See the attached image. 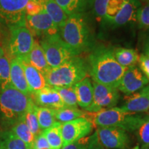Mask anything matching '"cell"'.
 <instances>
[{
	"instance_id": "cell-1",
	"label": "cell",
	"mask_w": 149,
	"mask_h": 149,
	"mask_svg": "<svg viewBox=\"0 0 149 149\" xmlns=\"http://www.w3.org/2000/svg\"><path fill=\"white\" fill-rule=\"evenodd\" d=\"M88 71L93 81L117 88L127 68L117 62L114 50L100 46L88 57Z\"/></svg>"
},
{
	"instance_id": "cell-2",
	"label": "cell",
	"mask_w": 149,
	"mask_h": 149,
	"mask_svg": "<svg viewBox=\"0 0 149 149\" xmlns=\"http://www.w3.org/2000/svg\"><path fill=\"white\" fill-rule=\"evenodd\" d=\"M84 117L98 127H118L126 132H135L147 117L126 112L121 108L113 107L96 113L85 112Z\"/></svg>"
},
{
	"instance_id": "cell-3",
	"label": "cell",
	"mask_w": 149,
	"mask_h": 149,
	"mask_svg": "<svg viewBox=\"0 0 149 149\" xmlns=\"http://www.w3.org/2000/svg\"><path fill=\"white\" fill-rule=\"evenodd\" d=\"M59 33L75 56L87 51L92 45L90 28L83 13L68 16Z\"/></svg>"
},
{
	"instance_id": "cell-4",
	"label": "cell",
	"mask_w": 149,
	"mask_h": 149,
	"mask_svg": "<svg viewBox=\"0 0 149 149\" xmlns=\"http://www.w3.org/2000/svg\"><path fill=\"white\" fill-rule=\"evenodd\" d=\"M88 71V64L77 55L57 68H51L44 75L47 85L53 88L72 86L86 77Z\"/></svg>"
},
{
	"instance_id": "cell-5",
	"label": "cell",
	"mask_w": 149,
	"mask_h": 149,
	"mask_svg": "<svg viewBox=\"0 0 149 149\" xmlns=\"http://www.w3.org/2000/svg\"><path fill=\"white\" fill-rule=\"evenodd\" d=\"M35 103L27 95L10 85L0 90V118L6 123L15 124Z\"/></svg>"
},
{
	"instance_id": "cell-6",
	"label": "cell",
	"mask_w": 149,
	"mask_h": 149,
	"mask_svg": "<svg viewBox=\"0 0 149 149\" xmlns=\"http://www.w3.org/2000/svg\"><path fill=\"white\" fill-rule=\"evenodd\" d=\"M40 44L45 54L48 64L51 68L61 66L75 56L61 39L59 33L42 37Z\"/></svg>"
},
{
	"instance_id": "cell-7",
	"label": "cell",
	"mask_w": 149,
	"mask_h": 149,
	"mask_svg": "<svg viewBox=\"0 0 149 149\" xmlns=\"http://www.w3.org/2000/svg\"><path fill=\"white\" fill-rule=\"evenodd\" d=\"M8 45V53L11 59H24L29 55L34 44V38L26 25L11 28Z\"/></svg>"
},
{
	"instance_id": "cell-8",
	"label": "cell",
	"mask_w": 149,
	"mask_h": 149,
	"mask_svg": "<svg viewBox=\"0 0 149 149\" xmlns=\"http://www.w3.org/2000/svg\"><path fill=\"white\" fill-rule=\"evenodd\" d=\"M29 0H0V24L8 29L26 25V6Z\"/></svg>"
},
{
	"instance_id": "cell-9",
	"label": "cell",
	"mask_w": 149,
	"mask_h": 149,
	"mask_svg": "<svg viewBox=\"0 0 149 149\" xmlns=\"http://www.w3.org/2000/svg\"><path fill=\"white\" fill-rule=\"evenodd\" d=\"M93 102L87 112L96 113L104 108H113L116 105L120 99V93L117 88H113L93 81Z\"/></svg>"
},
{
	"instance_id": "cell-10",
	"label": "cell",
	"mask_w": 149,
	"mask_h": 149,
	"mask_svg": "<svg viewBox=\"0 0 149 149\" xmlns=\"http://www.w3.org/2000/svg\"><path fill=\"white\" fill-rule=\"evenodd\" d=\"M99 140L109 149H129L130 140L127 132L118 127H98Z\"/></svg>"
},
{
	"instance_id": "cell-11",
	"label": "cell",
	"mask_w": 149,
	"mask_h": 149,
	"mask_svg": "<svg viewBox=\"0 0 149 149\" xmlns=\"http://www.w3.org/2000/svg\"><path fill=\"white\" fill-rule=\"evenodd\" d=\"M93 126V123L84 117L61 124L63 146L86 137L92 132Z\"/></svg>"
},
{
	"instance_id": "cell-12",
	"label": "cell",
	"mask_w": 149,
	"mask_h": 149,
	"mask_svg": "<svg viewBox=\"0 0 149 149\" xmlns=\"http://www.w3.org/2000/svg\"><path fill=\"white\" fill-rule=\"evenodd\" d=\"M26 26L33 35L44 37L58 33L59 30L45 10L33 16H26Z\"/></svg>"
},
{
	"instance_id": "cell-13",
	"label": "cell",
	"mask_w": 149,
	"mask_h": 149,
	"mask_svg": "<svg viewBox=\"0 0 149 149\" xmlns=\"http://www.w3.org/2000/svg\"><path fill=\"white\" fill-rule=\"evenodd\" d=\"M149 83V80L138 68H128L121 79L118 88L127 95L141 90Z\"/></svg>"
},
{
	"instance_id": "cell-14",
	"label": "cell",
	"mask_w": 149,
	"mask_h": 149,
	"mask_svg": "<svg viewBox=\"0 0 149 149\" xmlns=\"http://www.w3.org/2000/svg\"><path fill=\"white\" fill-rule=\"evenodd\" d=\"M31 98L37 107L57 110L65 107L59 93L55 88L46 86L44 88L31 94Z\"/></svg>"
},
{
	"instance_id": "cell-15",
	"label": "cell",
	"mask_w": 149,
	"mask_h": 149,
	"mask_svg": "<svg viewBox=\"0 0 149 149\" xmlns=\"http://www.w3.org/2000/svg\"><path fill=\"white\" fill-rule=\"evenodd\" d=\"M125 104L120 107L123 111L129 113H140L149 109V85L125 97Z\"/></svg>"
},
{
	"instance_id": "cell-16",
	"label": "cell",
	"mask_w": 149,
	"mask_h": 149,
	"mask_svg": "<svg viewBox=\"0 0 149 149\" xmlns=\"http://www.w3.org/2000/svg\"><path fill=\"white\" fill-rule=\"evenodd\" d=\"M24 68L25 77L30 93H33L44 88L47 85L44 74L26 61L19 59Z\"/></svg>"
},
{
	"instance_id": "cell-17",
	"label": "cell",
	"mask_w": 149,
	"mask_h": 149,
	"mask_svg": "<svg viewBox=\"0 0 149 149\" xmlns=\"http://www.w3.org/2000/svg\"><path fill=\"white\" fill-rule=\"evenodd\" d=\"M10 81L15 88L27 95H31L21 61L17 58L10 60Z\"/></svg>"
},
{
	"instance_id": "cell-18",
	"label": "cell",
	"mask_w": 149,
	"mask_h": 149,
	"mask_svg": "<svg viewBox=\"0 0 149 149\" xmlns=\"http://www.w3.org/2000/svg\"><path fill=\"white\" fill-rule=\"evenodd\" d=\"M74 88L78 105L85 110L88 109L93 102V86L90 78L85 77L74 84Z\"/></svg>"
},
{
	"instance_id": "cell-19",
	"label": "cell",
	"mask_w": 149,
	"mask_h": 149,
	"mask_svg": "<svg viewBox=\"0 0 149 149\" xmlns=\"http://www.w3.org/2000/svg\"><path fill=\"white\" fill-rule=\"evenodd\" d=\"M22 60L26 61L27 63L32 65L44 74L51 68L46 60L45 54L42 46L37 41L34 42L32 49L29 55L26 57V58Z\"/></svg>"
},
{
	"instance_id": "cell-20",
	"label": "cell",
	"mask_w": 149,
	"mask_h": 149,
	"mask_svg": "<svg viewBox=\"0 0 149 149\" xmlns=\"http://www.w3.org/2000/svg\"><path fill=\"white\" fill-rule=\"evenodd\" d=\"M137 8L127 1H124L120 10L113 17L106 20V22L115 27L122 26L131 22L136 21Z\"/></svg>"
},
{
	"instance_id": "cell-21",
	"label": "cell",
	"mask_w": 149,
	"mask_h": 149,
	"mask_svg": "<svg viewBox=\"0 0 149 149\" xmlns=\"http://www.w3.org/2000/svg\"><path fill=\"white\" fill-rule=\"evenodd\" d=\"M44 10L50 16L56 26L60 30L66 23L68 17L64 11L55 2V0H44Z\"/></svg>"
},
{
	"instance_id": "cell-22",
	"label": "cell",
	"mask_w": 149,
	"mask_h": 149,
	"mask_svg": "<svg viewBox=\"0 0 149 149\" xmlns=\"http://www.w3.org/2000/svg\"><path fill=\"white\" fill-rule=\"evenodd\" d=\"M114 56L121 66L130 68L135 66L139 61V55L137 51L132 48H118L114 50Z\"/></svg>"
},
{
	"instance_id": "cell-23",
	"label": "cell",
	"mask_w": 149,
	"mask_h": 149,
	"mask_svg": "<svg viewBox=\"0 0 149 149\" xmlns=\"http://www.w3.org/2000/svg\"><path fill=\"white\" fill-rule=\"evenodd\" d=\"M61 123L56 122L51 127L42 130L51 149H61L63 146Z\"/></svg>"
},
{
	"instance_id": "cell-24",
	"label": "cell",
	"mask_w": 149,
	"mask_h": 149,
	"mask_svg": "<svg viewBox=\"0 0 149 149\" xmlns=\"http://www.w3.org/2000/svg\"><path fill=\"white\" fill-rule=\"evenodd\" d=\"M61 149H104V146L100 143L95 132L90 136L65 145Z\"/></svg>"
},
{
	"instance_id": "cell-25",
	"label": "cell",
	"mask_w": 149,
	"mask_h": 149,
	"mask_svg": "<svg viewBox=\"0 0 149 149\" xmlns=\"http://www.w3.org/2000/svg\"><path fill=\"white\" fill-rule=\"evenodd\" d=\"M67 15L82 13L86 9L89 0H55Z\"/></svg>"
},
{
	"instance_id": "cell-26",
	"label": "cell",
	"mask_w": 149,
	"mask_h": 149,
	"mask_svg": "<svg viewBox=\"0 0 149 149\" xmlns=\"http://www.w3.org/2000/svg\"><path fill=\"white\" fill-rule=\"evenodd\" d=\"M35 112L42 130L51 127L57 121L55 119V110L35 105Z\"/></svg>"
},
{
	"instance_id": "cell-27",
	"label": "cell",
	"mask_w": 149,
	"mask_h": 149,
	"mask_svg": "<svg viewBox=\"0 0 149 149\" xmlns=\"http://www.w3.org/2000/svg\"><path fill=\"white\" fill-rule=\"evenodd\" d=\"M85 111H81L78 108L64 107L55 110V119L59 122L66 123L70 122L79 117H84Z\"/></svg>"
},
{
	"instance_id": "cell-28",
	"label": "cell",
	"mask_w": 149,
	"mask_h": 149,
	"mask_svg": "<svg viewBox=\"0 0 149 149\" xmlns=\"http://www.w3.org/2000/svg\"><path fill=\"white\" fill-rule=\"evenodd\" d=\"M11 131L16 137L24 141L31 148H32L35 137L26 124L24 117L15 124Z\"/></svg>"
},
{
	"instance_id": "cell-29",
	"label": "cell",
	"mask_w": 149,
	"mask_h": 149,
	"mask_svg": "<svg viewBox=\"0 0 149 149\" xmlns=\"http://www.w3.org/2000/svg\"><path fill=\"white\" fill-rule=\"evenodd\" d=\"M0 149H31V148L16 137L12 131H10L6 133L0 141Z\"/></svg>"
},
{
	"instance_id": "cell-30",
	"label": "cell",
	"mask_w": 149,
	"mask_h": 149,
	"mask_svg": "<svg viewBox=\"0 0 149 149\" xmlns=\"http://www.w3.org/2000/svg\"><path fill=\"white\" fill-rule=\"evenodd\" d=\"M55 89L59 93L65 107L77 108V95H76L74 86L66 87H55Z\"/></svg>"
},
{
	"instance_id": "cell-31",
	"label": "cell",
	"mask_w": 149,
	"mask_h": 149,
	"mask_svg": "<svg viewBox=\"0 0 149 149\" xmlns=\"http://www.w3.org/2000/svg\"><path fill=\"white\" fill-rule=\"evenodd\" d=\"M12 85L10 81V61L4 55L0 57V90Z\"/></svg>"
},
{
	"instance_id": "cell-32",
	"label": "cell",
	"mask_w": 149,
	"mask_h": 149,
	"mask_svg": "<svg viewBox=\"0 0 149 149\" xmlns=\"http://www.w3.org/2000/svg\"><path fill=\"white\" fill-rule=\"evenodd\" d=\"M24 120L28 128L31 130V132L33 134V135L37 137L42 133V130H41L39 125L38 120L35 112V104H34L30 109L28 110L24 116Z\"/></svg>"
},
{
	"instance_id": "cell-33",
	"label": "cell",
	"mask_w": 149,
	"mask_h": 149,
	"mask_svg": "<svg viewBox=\"0 0 149 149\" xmlns=\"http://www.w3.org/2000/svg\"><path fill=\"white\" fill-rule=\"evenodd\" d=\"M141 149H149V117L136 130Z\"/></svg>"
},
{
	"instance_id": "cell-34",
	"label": "cell",
	"mask_w": 149,
	"mask_h": 149,
	"mask_svg": "<svg viewBox=\"0 0 149 149\" xmlns=\"http://www.w3.org/2000/svg\"><path fill=\"white\" fill-rule=\"evenodd\" d=\"M136 21L140 29H149V1L141 3L137 9Z\"/></svg>"
},
{
	"instance_id": "cell-35",
	"label": "cell",
	"mask_w": 149,
	"mask_h": 149,
	"mask_svg": "<svg viewBox=\"0 0 149 149\" xmlns=\"http://www.w3.org/2000/svg\"><path fill=\"white\" fill-rule=\"evenodd\" d=\"M124 1V0H109L107 7V17L104 21L116 15L122 8Z\"/></svg>"
},
{
	"instance_id": "cell-36",
	"label": "cell",
	"mask_w": 149,
	"mask_h": 149,
	"mask_svg": "<svg viewBox=\"0 0 149 149\" xmlns=\"http://www.w3.org/2000/svg\"><path fill=\"white\" fill-rule=\"evenodd\" d=\"M109 0H94L93 10L95 15L102 20L107 17V7Z\"/></svg>"
},
{
	"instance_id": "cell-37",
	"label": "cell",
	"mask_w": 149,
	"mask_h": 149,
	"mask_svg": "<svg viewBox=\"0 0 149 149\" xmlns=\"http://www.w3.org/2000/svg\"><path fill=\"white\" fill-rule=\"evenodd\" d=\"M42 148H50L49 145L46 138L42 132L40 135L35 137V141L33 142V146L31 149H42ZM51 149V148H50Z\"/></svg>"
},
{
	"instance_id": "cell-38",
	"label": "cell",
	"mask_w": 149,
	"mask_h": 149,
	"mask_svg": "<svg viewBox=\"0 0 149 149\" xmlns=\"http://www.w3.org/2000/svg\"><path fill=\"white\" fill-rule=\"evenodd\" d=\"M138 62L141 70L149 80V57L144 54H141L139 56Z\"/></svg>"
},
{
	"instance_id": "cell-39",
	"label": "cell",
	"mask_w": 149,
	"mask_h": 149,
	"mask_svg": "<svg viewBox=\"0 0 149 149\" xmlns=\"http://www.w3.org/2000/svg\"><path fill=\"white\" fill-rule=\"evenodd\" d=\"M124 1L130 3L131 4H133L134 6H135L137 8L140 7V6L141 5V1H139V0H124Z\"/></svg>"
},
{
	"instance_id": "cell-40",
	"label": "cell",
	"mask_w": 149,
	"mask_h": 149,
	"mask_svg": "<svg viewBox=\"0 0 149 149\" xmlns=\"http://www.w3.org/2000/svg\"><path fill=\"white\" fill-rule=\"evenodd\" d=\"M144 51H145V55L148 56L149 57V35L147 37L146 42H145Z\"/></svg>"
},
{
	"instance_id": "cell-41",
	"label": "cell",
	"mask_w": 149,
	"mask_h": 149,
	"mask_svg": "<svg viewBox=\"0 0 149 149\" xmlns=\"http://www.w3.org/2000/svg\"><path fill=\"white\" fill-rule=\"evenodd\" d=\"M5 55V51L3 50V48H2V46H0V57H1L2 56Z\"/></svg>"
},
{
	"instance_id": "cell-42",
	"label": "cell",
	"mask_w": 149,
	"mask_h": 149,
	"mask_svg": "<svg viewBox=\"0 0 149 149\" xmlns=\"http://www.w3.org/2000/svg\"><path fill=\"white\" fill-rule=\"evenodd\" d=\"M139 1H141V3H146V2H148L149 0H139Z\"/></svg>"
},
{
	"instance_id": "cell-43",
	"label": "cell",
	"mask_w": 149,
	"mask_h": 149,
	"mask_svg": "<svg viewBox=\"0 0 149 149\" xmlns=\"http://www.w3.org/2000/svg\"><path fill=\"white\" fill-rule=\"evenodd\" d=\"M42 149H50V148H42Z\"/></svg>"
},
{
	"instance_id": "cell-44",
	"label": "cell",
	"mask_w": 149,
	"mask_h": 149,
	"mask_svg": "<svg viewBox=\"0 0 149 149\" xmlns=\"http://www.w3.org/2000/svg\"><path fill=\"white\" fill-rule=\"evenodd\" d=\"M0 42H1V41H0Z\"/></svg>"
}]
</instances>
